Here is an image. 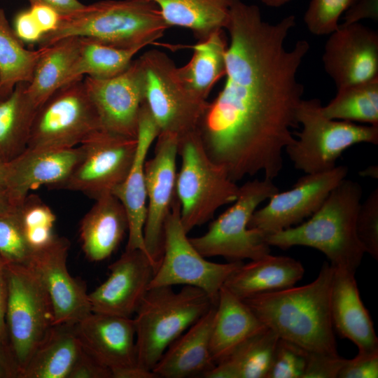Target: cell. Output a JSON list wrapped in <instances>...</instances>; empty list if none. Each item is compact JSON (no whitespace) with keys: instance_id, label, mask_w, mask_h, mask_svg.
<instances>
[{"instance_id":"cell-1","label":"cell","mask_w":378,"mask_h":378,"mask_svg":"<svg viewBox=\"0 0 378 378\" xmlns=\"http://www.w3.org/2000/svg\"><path fill=\"white\" fill-rule=\"evenodd\" d=\"M294 15L276 24L262 19L260 9L234 0L225 27V82L207 102L197 128L204 150L237 182L260 172L273 180L283 167V151L295 138L303 85L298 70L309 49L305 40L291 50L286 38Z\"/></svg>"},{"instance_id":"cell-2","label":"cell","mask_w":378,"mask_h":378,"mask_svg":"<svg viewBox=\"0 0 378 378\" xmlns=\"http://www.w3.org/2000/svg\"><path fill=\"white\" fill-rule=\"evenodd\" d=\"M334 270L330 263L325 262L309 284L243 300L279 338L308 351L337 354L330 309Z\"/></svg>"},{"instance_id":"cell-3","label":"cell","mask_w":378,"mask_h":378,"mask_svg":"<svg viewBox=\"0 0 378 378\" xmlns=\"http://www.w3.org/2000/svg\"><path fill=\"white\" fill-rule=\"evenodd\" d=\"M362 193L358 183L344 178L307 221L267 235V244L282 249L314 248L332 266L355 272L365 253L356 230Z\"/></svg>"},{"instance_id":"cell-4","label":"cell","mask_w":378,"mask_h":378,"mask_svg":"<svg viewBox=\"0 0 378 378\" xmlns=\"http://www.w3.org/2000/svg\"><path fill=\"white\" fill-rule=\"evenodd\" d=\"M169 27L159 7L148 0H104L62 15L58 27L46 34L39 48L71 36L85 37L120 48L146 46Z\"/></svg>"},{"instance_id":"cell-5","label":"cell","mask_w":378,"mask_h":378,"mask_svg":"<svg viewBox=\"0 0 378 378\" xmlns=\"http://www.w3.org/2000/svg\"><path fill=\"white\" fill-rule=\"evenodd\" d=\"M214 305L201 289L150 288L133 318L137 364L153 370L167 348Z\"/></svg>"},{"instance_id":"cell-6","label":"cell","mask_w":378,"mask_h":378,"mask_svg":"<svg viewBox=\"0 0 378 378\" xmlns=\"http://www.w3.org/2000/svg\"><path fill=\"white\" fill-rule=\"evenodd\" d=\"M178 154L181 162L176 193L181 221L189 233L212 218L220 207L234 202L239 187L208 156L197 130L178 138Z\"/></svg>"},{"instance_id":"cell-7","label":"cell","mask_w":378,"mask_h":378,"mask_svg":"<svg viewBox=\"0 0 378 378\" xmlns=\"http://www.w3.org/2000/svg\"><path fill=\"white\" fill-rule=\"evenodd\" d=\"M279 189L272 180L248 181L239 188L232 205L221 214L201 236L189 238L205 258L221 256L229 262L256 260L270 253L267 235L249 228L250 219L258 206Z\"/></svg>"},{"instance_id":"cell-8","label":"cell","mask_w":378,"mask_h":378,"mask_svg":"<svg viewBox=\"0 0 378 378\" xmlns=\"http://www.w3.org/2000/svg\"><path fill=\"white\" fill-rule=\"evenodd\" d=\"M320 99H302L297 120L302 129L298 139L286 148L295 169L305 174L330 170L343 152L361 143L378 144V126L330 119L322 112Z\"/></svg>"},{"instance_id":"cell-9","label":"cell","mask_w":378,"mask_h":378,"mask_svg":"<svg viewBox=\"0 0 378 378\" xmlns=\"http://www.w3.org/2000/svg\"><path fill=\"white\" fill-rule=\"evenodd\" d=\"M137 59L142 75L143 102L160 132L180 138L196 130L207 102L186 87L178 67L164 52L150 50Z\"/></svg>"},{"instance_id":"cell-10","label":"cell","mask_w":378,"mask_h":378,"mask_svg":"<svg viewBox=\"0 0 378 378\" xmlns=\"http://www.w3.org/2000/svg\"><path fill=\"white\" fill-rule=\"evenodd\" d=\"M6 326L19 376L53 324L48 293L31 267L6 264Z\"/></svg>"},{"instance_id":"cell-11","label":"cell","mask_w":378,"mask_h":378,"mask_svg":"<svg viewBox=\"0 0 378 378\" xmlns=\"http://www.w3.org/2000/svg\"><path fill=\"white\" fill-rule=\"evenodd\" d=\"M187 234L181 221L180 204L176 196L165 223L162 258L149 288L193 286L203 290L216 304L220 288L243 262H211L195 248Z\"/></svg>"},{"instance_id":"cell-12","label":"cell","mask_w":378,"mask_h":378,"mask_svg":"<svg viewBox=\"0 0 378 378\" xmlns=\"http://www.w3.org/2000/svg\"><path fill=\"white\" fill-rule=\"evenodd\" d=\"M100 129L99 118L83 78H78L61 87L38 107L27 148H74Z\"/></svg>"},{"instance_id":"cell-13","label":"cell","mask_w":378,"mask_h":378,"mask_svg":"<svg viewBox=\"0 0 378 378\" xmlns=\"http://www.w3.org/2000/svg\"><path fill=\"white\" fill-rule=\"evenodd\" d=\"M137 139L98 130L80 146L82 156L66 179L55 188L77 191L99 198L126 178L134 158Z\"/></svg>"},{"instance_id":"cell-14","label":"cell","mask_w":378,"mask_h":378,"mask_svg":"<svg viewBox=\"0 0 378 378\" xmlns=\"http://www.w3.org/2000/svg\"><path fill=\"white\" fill-rule=\"evenodd\" d=\"M178 144L177 135L160 132L153 156L144 165L148 203L144 241L155 271L162 258L165 223L176 196Z\"/></svg>"},{"instance_id":"cell-15","label":"cell","mask_w":378,"mask_h":378,"mask_svg":"<svg viewBox=\"0 0 378 378\" xmlns=\"http://www.w3.org/2000/svg\"><path fill=\"white\" fill-rule=\"evenodd\" d=\"M347 174L346 166L306 174L290 190L274 194L265 206L256 209L248 227L268 235L301 223L319 209L329 193Z\"/></svg>"},{"instance_id":"cell-16","label":"cell","mask_w":378,"mask_h":378,"mask_svg":"<svg viewBox=\"0 0 378 378\" xmlns=\"http://www.w3.org/2000/svg\"><path fill=\"white\" fill-rule=\"evenodd\" d=\"M322 57L337 90L378 78V34L358 22L339 24Z\"/></svg>"},{"instance_id":"cell-17","label":"cell","mask_w":378,"mask_h":378,"mask_svg":"<svg viewBox=\"0 0 378 378\" xmlns=\"http://www.w3.org/2000/svg\"><path fill=\"white\" fill-rule=\"evenodd\" d=\"M97 112L101 129L136 138L143 102L142 75L138 59L121 74L108 79L83 78Z\"/></svg>"},{"instance_id":"cell-18","label":"cell","mask_w":378,"mask_h":378,"mask_svg":"<svg viewBox=\"0 0 378 378\" xmlns=\"http://www.w3.org/2000/svg\"><path fill=\"white\" fill-rule=\"evenodd\" d=\"M69 247L66 238L57 236L49 246L35 254L30 266L48 293L54 325H74L92 313L85 285L68 271Z\"/></svg>"},{"instance_id":"cell-19","label":"cell","mask_w":378,"mask_h":378,"mask_svg":"<svg viewBox=\"0 0 378 378\" xmlns=\"http://www.w3.org/2000/svg\"><path fill=\"white\" fill-rule=\"evenodd\" d=\"M108 269V278L88 293L91 311L132 318L149 289L153 265L142 250H125Z\"/></svg>"},{"instance_id":"cell-20","label":"cell","mask_w":378,"mask_h":378,"mask_svg":"<svg viewBox=\"0 0 378 378\" xmlns=\"http://www.w3.org/2000/svg\"><path fill=\"white\" fill-rule=\"evenodd\" d=\"M82 156L80 146L27 148L6 164V196L18 207L29 190L41 186L55 188L69 176Z\"/></svg>"},{"instance_id":"cell-21","label":"cell","mask_w":378,"mask_h":378,"mask_svg":"<svg viewBox=\"0 0 378 378\" xmlns=\"http://www.w3.org/2000/svg\"><path fill=\"white\" fill-rule=\"evenodd\" d=\"M83 348L112 374L137 365L134 320L92 312L75 324Z\"/></svg>"},{"instance_id":"cell-22","label":"cell","mask_w":378,"mask_h":378,"mask_svg":"<svg viewBox=\"0 0 378 378\" xmlns=\"http://www.w3.org/2000/svg\"><path fill=\"white\" fill-rule=\"evenodd\" d=\"M159 133L154 118L143 102L139 113L137 144L133 162L125 180L113 192L122 204L127 216V251L140 249L146 254L144 241L147 211L144 165L149 149Z\"/></svg>"},{"instance_id":"cell-23","label":"cell","mask_w":378,"mask_h":378,"mask_svg":"<svg viewBox=\"0 0 378 378\" xmlns=\"http://www.w3.org/2000/svg\"><path fill=\"white\" fill-rule=\"evenodd\" d=\"M335 267L330 298L333 328L349 340L358 351L378 349V338L359 293L354 272Z\"/></svg>"},{"instance_id":"cell-24","label":"cell","mask_w":378,"mask_h":378,"mask_svg":"<svg viewBox=\"0 0 378 378\" xmlns=\"http://www.w3.org/2000/svg\"><path fill=\"white\" fill-rule=\"evenodd\" d=\"M216 304L167 348L153 369L157 377H202L216 365L210 340Z\"/></svg>"},{"instance_id":"cell-25","label":"cell","mask_w":378,"mask_h":378,"mask_svg":"<svg viewBox=\"0 0 378 378\" xmlns=\"http://www.w3.org/2000/svg\"><path fill=\"white\" fill-rule=\"evenodd\" d=\"M127 231L122 204L113 193L104 195L95 200L80 223L82 249L90 261H102L113 253Z\"/></svg>"},{"instance_id":"cell-26","label":"cell","mask_w":378,"mask_h":378,"mask_svg":"<svg viewBox=\"0 0 378 378\" xmlns=\"http://www.w3.org/2000/svg\"><path fill=\"white\" fill-rule=\"evenodd\" d=\"M300 262L282 255L267 254L242 264L223 285L241 300L292 287L303 276Z\"/></svg>"},{"instance_id":"cell-27","label":"cell","mask_w":378,"mask_h":378,"mask_svg":"<svg viewBox=\"0 0 378 378\" xmlns=\"http://www.w3.org/2000/svg\"><path fill=\"white\" fill-rule=\"evenodd\" d=\"M266 326L243 300L225 287L219 292L211 330L210 350L216 364Z\"/></svg>"},{"instance_id":"cell-28","label":"cell","mask_w":378,"mask_h":378,"mask_svg":"<svg viewBox=\"0 0 378 378\" xmlns=\"http://www.w3.org/2000/svg\"><path fill=\"white\" fill-rule=\"evenodd\" d=\"M82 350L75 324L53 325L19 378H69Z\"/></svg>"},{"instance_id":"cell-29","label":"cell","mask_w":378,"mask_h":378,"mask_svg":"<svg viewBox=\"0 0 378 378\" xmlns=\"http://www.w3.org/2000/svg\"><path fill=\"white\" fill-rule=\"evenodd\" d=\"M227 45L224 29L216 30L192 46L193 53L190 61L178 67L183 84L197 97L206 101L214 85L225 76Z\"/></svg>"},{"instance_id":"cell-30","label":"cell","mask_w":378,"mask_h":378,"mask_svg":"<svg viewBox=\"0 0 378 378\" xmlns=\"http://www.w3.org/2000/svg\"><path fill=\"white\" fill-rule=\"evenodd\" d=\"M159 7L166 24L189 29L201 41L225 29L234 0H148Z\"/></svg>"},{"instance_id":"cell-31","label":"cell","mask_w":378,"mask_h":378,"mask_svg":"<svg viewBox=\"0 0 378 378\" xmlns=\"http://www.w3.org/2000/svg\"><path fill=\"white\" fill-rule=\"evenodd\" d=\"M279 337L267 327L208 371L205 378H266Z\"/></svg>"},{"instance_id":"cell-32","label":"cell","mask_w":378,"mask_h":378,"mask_svg":"<svg viewBox=\"0 0 378 378\" xmlns=\"http://www.w3.org/2000/svg\"><path fill=\"white\" fill-rule=\"evenodd\" d=\"M80 45V37L71 36L41 48L42 53L27 86L30 99L38 108L64 85Z\"/></svg>"},{"instance_id":"cell-33","label":"cell","mask_w":378,"mask_h":378,"mask_svg":"<svg viewBox=\"0 0 378 378\" xmlns=\"http://www.w3.org/2000/svg\"><path fill=\"white\" fill-rule=\"evenodd\" d=\"M28 83H18L0 102V162L7 164L27 148L31 126L38 107L30 99Z\"/></svg>"},{"instance_id":"cell-34","label":"cell","mask_w":378,"mask_h":378,"mask_svg":"<svg viewBox=\"0 0 378 378\" xmlns=\"http://www.w3.org/2000/svg\"><path fill=\"white\" fill-rule=\"evenodd\" d=\"M144 46L120 48L93 39L80 37L78 55L66 77L65 84L83 76L108 79L125 71L134 56Z\"/></svg>"},{"instance_id":"cell-35","label":"cell","mask_w":378,"mask_h":378,"mask_svg":"<svg viewBox=\"0 0 378 378\" xmlns=\"http://www.w3.org/2000/svg\"><path fill=\"white\" fill-rule=\"evenodd\" d=\"M42 48H24L0 7V92L4 99L20 83H29Z\"/></svg>"},{"instance_id":"cell-36","label":"cell","mask_w":378,"mask_h":378,"mask_svg":"<svg viewBox=\"0 0 378 378\" xmlns=\"http://www.w3.org/2000/svg\"><path fill=\"white\" fill-rule=\"evenodd\" d=\"M322 112L330 119L378 126V78L338 90Z\"/></svg>"},{"instance_id":"cell-37","label":"cell","mask_w":378,"mask_h":378,"mask_svg":"<svg viewBox=\"0 0 378 378\" xmlns=\"http://www.w3.org/2000/svg\"><path fill=\"white\" fill-rule=\"evenodd\" d=\"M18 209L26 239L35 253L55 240L56 216L38 195L28 194Z\"/></svg>"},{"instance_id":"cell-38","label":"cell","mask_w":378,"mask_h":378,"mask_svg":"<svg viewBox=\"0 0 378 378\" xmlns=\"http://www.w3.org/2000/svg\"><path fill=\"white\" fill-rule=\"evenodd\" d=\"M35 254L26 239L18 207L0 214V256L6 264L30 267Z\"/></svg>"},{"instance_id":"cell-39","label":"cell","mask_w":378,"mask_h":378,"mask_svg":"<svg viewBox=\"0 0 378 378\" xmlns=\"http://www.w3.org/2000/svg\"><path fill=\"white\" fill-rule=\"evenodd\" d=\"M357 1L311 0L304 13V23L313 34H330L337 29L340 15Z\"/></svg>"},{"instance_id":"cell-40","label":"cell","mask_w":378,"mask_h":378,"mask_svg":"<svg viewBox=\"0 0 378 378\" xmlns=\"http://www.w3.org/2000/svg\"><path fill=\"white\" fill-rule=\"evenodd\" d=\"M308 351L279 338L266 378H303Z\"/></svg>"},{"instance_id":"cell-41","label":"cell","mask_w":378,"mask_h":378,"mask_svg":"<svg viewBox=\"0 0 378 378\" xmlns=\"http://www.w3.org/2000/svg\"><path fill=\"white\" fill-rule=\"evenodd\" d=\"M357 237L365 251L378 259V188L360 202L356 220Z\"/></svg>"},{"instance_id":"cell-42","label":"cell","mask_w":378,"mask_h":378,"mask_svg":"<svg viewBox=\"0 0 378 378\" xmlns=\"http://www.w3.org/2000/svg\"><path fill=\"white\" fill-rule=\"evenodd\" d=\"M345 359L338 354L308 351L303 378H337Z\"/></svg>"},{"instance_id":"cell-43","label":"cell","mask_w":378,"mask_h":378,"mask_svg":"<svg viewBox=\"0 0 378 378\" xmlns=\"http://www.w3.org/2000/svg\"><path fill=\"white\" fill-rule=\"evenodd\" d=\"M339 378L378 377V349L358 351L351 359H345Z\"/></svg>"},{"instance_id":"cell-44","label":"cell","mask_w":378,"mask_h":378,"mask_svg":"<svg viewBox=\"0 0 378 378\" xmlns=\"http://www.w3.org/2000/svg\"><path fill=\"white\" fill-rule=\"evenodd\" d=\"M69 378H112L111 370L83 348Z\"/></svg>"},{"instance_id":"cell-45","label":"cell","mask_w":378,"mask_h":378,"mask_svg":"<svg viewBox=\"0 0 378 378\" xmlns=\"http://www.w3.org/2000/svg\"><path fill=\"white\" fill-rule=\"evenodd\" d=\"M13 29L22 43H38L43 36L29 9L22 10L15 15Z\"/></svg>"},{"instance_id":"cell-46","label":"cell","mask_w":378,"mask_h":378,"mask_svg":"<svg viewBox=\"0 0 378 378\" xmlns=\"http://www.w3.org/2000/svg\"><path fill=\"white\" fill-rule=\"evenodd\" d=\"M29 10L43 35L55 31L59 26L62 15L52 8L43 4H32Z\"/></svg>"},{"instance_id":"cell-47","label":"cell","mask_w":378,"mask_h":378,"mask_svg":"<svg viewBox=\"0 0 378 378\" xmlns=\"http://www.w3.org/2000/svg\"><path fill=\"white\" fill-rule=\"evenodd\" d=\"M378 19V0H358L346 11L344 24L358 22L362 19Z\"/></svg>"},{"instance_id":"cell-48","label":"cell","mask_w":378,"mask_h":378,"mask_svg":"<svg viewBox=\"0 0 378 378\" xmlns=\"http://www.w3.org/2000/svg\"><path fill=\"white\" fill-rule=\"evenodd\" d=\"M7 299L6 264L0 256V346H9L6 326Z\"/></svg>"},{"instance_id":"cell-49","label":"cell","mask_w":378,"mask_h":378,"mask_svg":"<svg viewBox=\"0 0 378 378\" xmlns=\"http://www.w3.org/2000/svg\"><path fill=\"white\" fill-rule=\"evenodd\" d=\"M30 5L43 4L57 10L61 15H66L83 8L85 4L78 0H28Z\"/></svg>"},{"instance_id":"cell-50","label":"cell","mask_w":378,"mask_h":378,"mask_svg":"<svg viewBox=\"0 0 378 378\" xmlns=\"http://www.w3.org/2000/svg\"><path fill=\"white\" fill-rule=\"evenodd\" d=\"M0 378H19V369L9 346H0Z\"/></svg>"},{"instance_id":"cell-51","label":"cell","mask_w":378,"mask_h":378,"mask_svg":"<svg viewBox=\"0 0 378 378\" xmlns=\"http://www.w3.org/2000/svg\"><path fill=\"white\" fill-rule=\"evenodd\" d=\"M0 195L6 196V164L0 162Z\"/></svg>"},{"instance_id":"cell-52","label":"cell","mask_w":378,"mask_h":378,"mask_svg":"<svg viewBox=\"0 0 378 378\" xmlns=\"http://www.w3.org/2000/svg\"><path fill=\"white\" fill-rule=\"evenodd\" d=\"M16 207H13L9 202L8 198L0 195V214L8 212Z\"/></svg>"},{"instance_id":"cell-53","label":"cell","mask_w":378,"mask_h":378,"mask_svg":"<svg viewBox=\"0 0 378 378\" xmlns=\"http://www.w3.org/2000/svg\"><path fill=\"white\" fill-rule=\"evenodd\" d=\"M263 4L271 7H279L291 0H260Z\"/></svg>"},{"instance_id":"cell-54","label":"cell","mask_w":378,"mask_h":378,"mask_svg":"<svg viewBox=\"0 0 378 378\" xmlns=\"http://www.w3.org/2000/svg\"><path fill=\"white\" fill-rule=\"evenodd\" d=\"M363 176L377 178V167L372 166L361 172Z\"/></svg>"},{"instance_id":"cell-55","label":"cell","mask_w":378,"mask_h":378,"mask_svg":"<svg viewBox=\"0 0 378 378\" xmlns=\"http://www.w3.org/2000/svg\"><path fill=\"white\" fill-rule=\"evenodd\" d=\"M3 99H4L3 98V97L1 96V92H0V102H1Z\"/></svg>"}]
</instances>
